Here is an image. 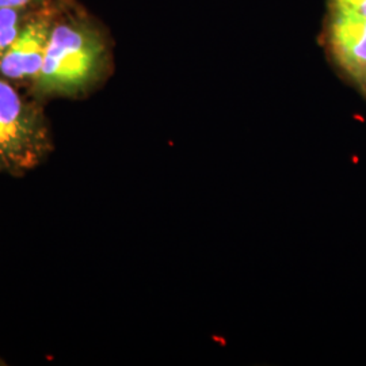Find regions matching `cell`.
Listing matches in <instances>:
<instances>
[{
  "mask_svg": "<svg viewBox=\"0 0 366 366\" xmlns=\"http://www.w3.org/2000/svg\"><path fill=\"white\" fill-rule=\"evenodd\" d=\"M114 68L113 41L106 27L76 3L54 21L44 64L29 94L49 99H81L98 90Z\"/></svg>",
  "mask_w": 366,
  "mask_h": 366,
  "instance_id": "obj_1",
  "label": "cell"
},
{
  "mask_svg": "<svg viewBox=\"0 0 366 366\" xmlns=\"http://www.w3.org/2000/svg\"><path fill=\"white\" fill-rule=\"evenodd\" d=\"M0 78V174L21 178L54 149L44 104Z\"/></svg>",
  "mask_w": 366,
  "mask_h": 366,
  "instance_id": "obj_2",
  "label": "cell"
},
{
  "mask_svg": "<svg viewBox=\"0 0 366 366\" xmlns=\"http://www.w3.org/2000/svg\"><path fill=\"white\" fill-rule=\"evenodd\" d=\"M53 3L33 14L11 46L0 57V78L30 92L44 64L52 27L59 13L69 4Z\"/></svg>",
  "mask_w": 366,
  "mask_h": 366,
  "instance_id": "obj_3",
  "label": "cell"
},
{
  "mask_svg": "<svg viewBox=\"0 0 366 366\" xmlns=\"http://www.w3.org/2000/svg\"><path fill=\"white\" fill-rule=\"evenodd\" d=\"M325 44L340 71L361 86L366 79V18L328 9Z\"/></svg>",
  "mask_w": 366,
  "mask_h": 366,
  "instance_id": "obj_4",
  "label": "cell"
},
{
  "mask_svg": "<svg viewBox=\"0 0 366 366\" xmlns=\"http://www.w3.org/2000/svg\"><path fill=\"white\" fill-rule=\"evenodd\" d=\"M39 9L41 7H33V9L0 7V57L11 46V44L21 33L22 27L25 26L29 18Z\"/></svg>",
  "mask_w": 366,
  "mask_h": 366,
  "instance_id": "obj_5",
  "label": "cell"
},
{
  "mask_svg": "<svg viewBox=\"0 0 366 366\" xmlns=\"http://www.w3.org/2000/svg\"><path fill=\"white\" fill-rule=\"evenodd\" d=\"M328 9L355 14L366 18V0H328Z\"/></svg>",
  "mask_w": 366,
  "mask_h": 366,
  "instance_id": "obj_6",
  "label": "cell"
},
{
  "mask_svg": "<svg viewBox=\"0 0 366 366\" xmlns=\"http://www.w3.org/2000/svg\"><path fill=\"white\" fill-rule=\"evenodd\" d=\"M72 0H0V7H13V9H33L42 7L53 3H66Z\"/></svg>",
  "mask_w": 366,
  "mask_h": 366,
  "instance_id": "obj_7",
  "label": "cell"
},
{
  "mask_svg": "<svg viewBox=\"0 0 366 366\" xmlns=\"http://www.w3.org/2000/svg\"><path fill=\"white\" fill-rule=\"evenodd\" d=\"M360 87H361V89H362L364 92L366 94V79L364 80V81H362V83H361V86H360Z\"/></svg>",
  "mask_w": 366,
  "mask_h": 366,
  "instance_id": "obj_8",
  "label": "cell"
},
{
  "mask_svg": "<svg viewBox=\"0 0 366 366\" xmlns=\"http://www.w3.org/2000/svg\"><path fill=\"white\" fill-rule=\"evenodd\" d=\"M0 364H1V362H0Z\"/></svg>",
  "mask_w": 366,
  "mask_h": 366,
  "instance_id": "obj_9",
  "label": "cell"
}]
</instances>
